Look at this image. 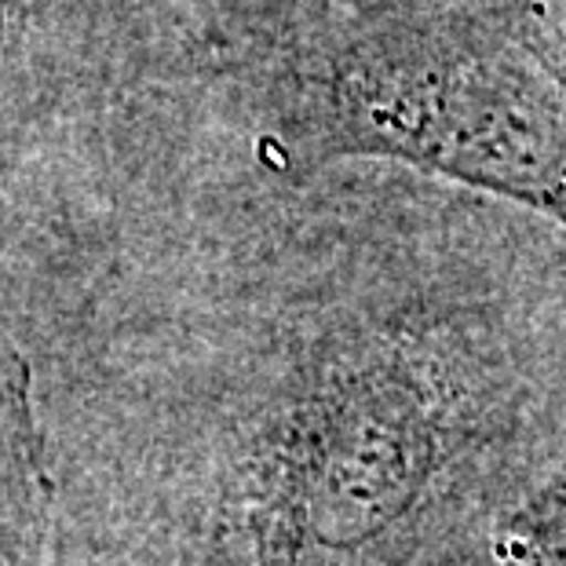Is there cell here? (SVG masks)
<instances>
[{"instance_id": "cell-2", "label": "cell", "mask_w": 566, "mask_h": 566, "mask_svg": "<svg viewBox=\"0 0 566 566\" xmlns=\"http://www.w3.org/2000/svg\"><path fill=\"white\" fill-rule=\"evenodd\" d=\"M300 515L315 541H358L395 520L428 472V436L402 391L358 388L304 439Z\"/></svg>"}, {"instance_id": "cell-5", "label": "cell", "mask_w": 566, "mask_h": 566, "mask_svg": "<svg viewBox=\"0 0 566 566\" xmlns=\"http://www.w3.org/2000/svg\"><path fill=\"white\" fill-rule=\"evenodd\" d=\"M0 33H4V11H0Z\"/></svg>"}, {"instance_id": "cell-4", "label": "cell", "mask_w": 566, "mask_h": 566, "mask_svg": "<svg viewBox=\"0 0 566 566\" xmlns=\"http://www.w3.org/2000/svg\"><path fill=\"white\" fill-rule=\"evenodd\" d=\"M501 548L515 566H566V468L512 515Z\"/></svg>"}, {"instance_id": "cell-3", "label": "cell", "mask_w": 566, "mask_h": 566, "mask_svg": "<svg viewBox=\"0 0 566 566\" xmlns=\"http://www.w3.org/2000/svg\"><path fill=\"white\" fill-rule=\"evenodd\" d=\"M27 352L0 329V566L55 563V468Z\"/></svg>"}, {"instance_id": "cell-1", "label": "cell", "mask_w": 566, "mask_h": 566, "mask_svg": "<svg viewBox=\"0 0 566 566\" xmlns=\"http://www.w3.org/2000/svg\"><path fill=\"white\" fill-rule=\"evenodd\" d=\"M325 150L409 161L566 223V84L515 48L399 33L333 66Z\"/></svg>"}]
</instances>
